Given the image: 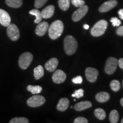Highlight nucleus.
Instances as JSON below:
<instances>
[{
  "label": "nucleus",
  "mask_w": 123,
  "mask_h": 123,
  "mask_svg": "<svg viewBox=\"0 0 123 123\" xmlns=\"http://www.w3.org/2000/svg\"><path fill=\"white\" fill-rule=\"evenodd\" d=\"M27 90L31 92L33 94H37L42 92V88L40 86H31L29 85L27 87Z\"/></svg>",
  "instance_id": "4be33fe9"
},
{
  "label": "nucleus",
  "mask_w": 123,
  "mask_h": 123,
  "mask_svg": "<svg viewBox=\"0 0 123 123\" xmlns=\"http://www.w3.org/2000/svg\"></svg>",
  "instance_id": "ea45409f"
},
{
  "label": "nucleus",
  "mask_w": 123,
  "mask_h": 123,
  "mask_svg": "<svg viewBox=\"0 0 123 123\" xmlns=\"http://www.w3.org/2000/svg\"><path fill=\"white\" fill-rule=\"evenodd\" d=\"M110 87L113 91L117 92L118 91H119L120 89L121 86L119 81L117 80H113L111 82Z\"/></svg>",
  "instance_id": "a878e982"
},
{
  "label": "nucleus",
  "mask_w": 123,
  "mask_h": 123,
  "mask_svg": "<svg viewBox=\"0 0 123 123\" xmlns=\"http://www.w3.org/2000/svg\"><path fill=\"white\" fill-rule=\"evenodd\" d=\"M121 123H123V119L121 120Z\"/></svg>",
  "instance_id": "58836bf2"
},
{
  "label": "nucleus",
  "mask_w": 123,
  "mask_h": 123,
  "mask_svg": "<svg viewBox=\"0 0 123 123\" xmlns=\"http://www.w3.org/2000/svg\"><path fill=\"white\" fill-rule=\"evenodd\" d=\"M118 65V61L116 58L110 57L107 59L105 66V71L107 74L111 75L113 74L116 70Z\"/></svg>",
  "instance_id": "423d86ee"
},
{
  "label": "nucleus",
  "mask_w": 123,
  "mask_h": 123,
  "mask_svg": "<svg viewBox=\"0 0 123 123\" xmlns=\"http://www.w3.org/2000/svg\"><path fill=\"white\" fill-rule=\"evenodd\" d=\"M118 64L119 67L123 70V58H121L118 61Z\"/></svg>",
  "instance_id": "f704fd0d"
},
{
  "label": "nucleus",
  "mask_w": 123,
  "mask_h": 123,
  "mask_svg": "<svg viewBox=\"0 0 123 123\" xmlns=\"http://www.w3.org/2000/svg\"><path fill=\"white\" fill-rule=\"evenodd\" d=\"M107 26L108 22L105 20H100L93 26L91 30V33L93 37H99L103 35L105 32Z\"/></svg>",
  "instance_id": "7ed1b4c3"
},
{
  "label": "nucleus",
  "mask_w": 123,
  "mask_h": 123,
  "mask_svg": "<svg viewBox=\"0 0 123 123\" xmlns=\"http://www.w3.org/2000/svg\"><path fill=\"white\" fill-rule=\"evenodd\" d=\"M116 34L120 36H123V26L118 27L116 30Z\"/></svg>",
  "instance_id": "72a5a7b5"
},
{
  "label": "nucleus",
  "mask_w": 123,
  "mask_h": 123,
  "mask_svg": "<svg viewBox=\"0 0 123 123\" xmlns=\"http://www.w3.org/2000/svg\"><path fill=\"white\" fill-rule=\"evenodd\" d=\"M72 81L75 84H81L83 81V78L81 76H78L74 78Z\"/></svg>",
  "instance_id": "473e14b6"
},
{
  "label": "nucleus",
  "mask_w": 123,
  "mask_h": 123,
  "mask_svg": "<svg viewBox=\"0 0 123 123\" xmlns=\"http://www.w3.org/2000/svg\"><path fill=\"white\" fill-rule=\"evenodd\" d=\"M44 75V69L42 66H38L34 69V76L36 80L41 79Z\"/></svg>",
  "instance_id": "6ab92c4d"
},
{
  "label": "nucleus",
  "mask_w": 123,
  "mask_h": 123,
  "mask_svg": "<svg viewBox=\"0 0 123 123\" xmlns=\"http://www.w3.org/2000/svg\"><path fill=\"white\" fill-rule=\"evenodd\" d=\"M119 119V115L116 110H112L110 114V121L112 123H116Z\"/></svg>",
  "instance_id": "b1692460"
},
{
  "label": "nucleus",
  "mask_w": 123,
  "mask_h": 123,
  "mask_svg": "<svg viewBox=\"0 0 123 123\" xmlns=\"http://www.w3.org/2000/svg\"><path fill=\"white\" fill-rule=\"evenodd\" d=\"M58 63H59V61L56 58H51L46 63L45 68L46 70L50 72L54 71L57 67Z\"/></svg>",
  "instance_id": "4468645a"
},
{
  "label": "nucleus",
  "mask_w": 123,
  "mask_h": 123,
  "mask_svg": "<svg viewBox=\"0 0 123 123\" xmlns=\"http://www.w3.org/2000/svg\"><path fill=\"white\" fill-rule=\"evenodd\" d=\"M11 22V18L5 10L0 9V24L3 26L7 27Z\"/></svg>",
  "instance_id": "f8f14e48"
},
{
  "label": "nucleus",
  "mask_w": 123,
  "mask_h": 123,
  "mask_svg": "<svg viewBox=\"0 0 123 123\" xmlns=\"http://www.w3.org/2000/svg\"><path fill=\"white\" fill-rule=\"evenodd\" d=\"M6 4L8 6L13 8H19L22 5V0H6Z\"/></svg>",
  "instance_id": "aec40b11"
},
{
  "label": "nucleus",
  "mask_w": 123,
  "mask_h": 123,
  "mask_svg": "<svg viewBox=\"0 0 123 123\" xmlns=\"http://www.w3.org/2000/svg\"><path fill=\"white\" fill-rule=\"evenodd\" d=\"M64 48L67 55L74 54L78 48V42L75 38L71 35L66 37L64 40Z\"/></svg>",
  "instance_id": "f03ea898"
},
{
  "label": "nucleus",
  "mask_w": 123,
  "mask_h": 123,
  "mask_svg": "<svg viewBox=\"0 0 123 123\" xmlns=\"http://www.w3.org/2000/svg\"><path fill=\"white\" fill-rule=\"evenodd\" d=\"M110 96L108 93L105 92H101L97 93L96 95V100L99 103H105L108 101Z\"/></svg>",
  "instance_id": "a211bd4d"
},
{
  "label": "nucleus",
  "mask_w": 123,
  "mask_h": 123,
  "mask_svg": "<svg viewBox=\"0 0 123 123\" xmlns=\"http://www.w3.org/2000/svg\"><path fill=\"white\" fill-rule=\"evenodd\" d=\"M120 104H121V105L123 107V98L120 100Z\"/></svg>",
  "instance_id": "4c0bfd02"
},
{
  "label": "nucleus",
  "mask_w": 123,
  "mask_h": 123,
  "mask_svg": "<svg viewBox=\"0 0 123 123\" xmlns=\"http://www.w3.org/2000/svg\"><path fill=\"white\" fill-rule=\"evenodd\" d=\"M53 80L56 84H61L63 83L66 79V74L62 70H57L53 74Z\"/></svg>",
  "instance_id": "9d476101"
},
{
  "label": "nucleus",
  "mask_w": 123,
  "mask_h": 123,
  "mask_svg": "<svg viewBox=\"0 0 123 123\" xmlns=\"http://www.w3.org/2000/svg\"><path fill=\"white\" fill-rule=\"evenodd\" d=\"M71 96L73 97H74V98L79 99V98H80L84 96V90L81 88L76 90Z\"/></svg>",
  "instance_id": "cd10ccee"
},
{
  "label": "nucleus",
  "mask_w": 123,
  "mask_h": 123,
  "mask_svg": "<svg viewBox=\"0 0 123 123\" xmlns=\"http://www.w3.org/2000/svg\"><path fill=\"white\" fill-rule=\"evenodd\" d=\"M59 6L62 10L66 11L70 7V0H59L58 1Z\"/></svg>",
  "instance_id": "5701e85b"
},
{
  "label": "nucleus",
  "mask_w": 123,
  "mask_h": 123,
  "mask_svg": "<svg viewBox=\"0 0 123 123\" xmlns=\"http://www.w3.org/2000/svg\"><path fill=\"white\" fill-rule=\"evenodd\" d=\"M33 59V55L29 52H26L22 54L18 60V64L20 68L26 70L30 65Z\"/></svg>",
  "instance_id": "20e7f679"
},
{
  "label": "nucleus",
  "mask_w": 123,
  "mask_h": 123,
  "mask_svg": "<svg viewBox=\"0 0 123 123\" xmlns=\"http://www.w3.org/2000/svg\"><path fill=\"white\" fill-rule=\"evenodd\" d=\"M118 14H119V15L120 18L121 19H123V9H120L118 12Z\"/></svg>",
  "instance_id": "c9c22d12"
},
{
  "label": "nucleus",
  "mask_w": 123,
  "mask_h": 123,
  "mask_svg": "<svg viewBox=\"0 0 123 123\" xmlns=\"http://www.w3.org/2000/svg\"><path fill=\"white\" fill-rule=\"evenodd\" d=\"M10 123H28L29 120L25 117H14L10 121Z\"/></svg>",
  "instance_id": "bb28decb"
},
{
  "label": "nucleus",
  "mask_w": 123,
  "mask_h": 123,
  "mask_svg": "<svg viewBox=\"0 0 123 123\" xmlns=\"http://www.w3.org/2000/svg\"><path fill=\"white\" fill-rule=\"evenodd\" d=\"M64 29L63 22L60 20H56L49 27V35L51 39H58L62 35Z\"/></svg>",
  "instance_id": "f257e3e1"
},
{
  "label": "nucleus",
  "mask_w": 123,
  "mask_h": 123,
  "mask_svg": "<svg viewBox=\"0 0 123 123\" xmlns=\"http://www.w3.org/2000/svg\"><path fill=\"white\" fill-rule=\"evenodd\" d=\"M71 2L75 7H80L85 4V1L83 0H71Z\"/></svg>",
  "instance_id": "c756f323"
},
{
  "label": "nucleus",
  "mask_w": 123,
  "mask_h": 123,
  "mask_svg": "<svg viewBox=\"0 0 123 123\" xmlns=\"http://www.w3.org/2000/svg\"><path fill=\"white\" fill-rule=\"evenodd\" d=\"M85 73L86 79L91 83L96 81L97 78H98V74H99L98 70L94 68H92V67H88L86 68Z\"/></svg>",
  "instance_id": "1a4fd4ad"
},
{
  "label": "nucleus",
  "mask_w": 123,
  "mask_h": 123,
  "mask_svg": "<svg viewBox=\"0 0 123 123\" xmlns=\"http://www.w3.org/2000/svg\"><path fill=\"white\" fill-rule=\"evenodd\" d=\"M55 7L53 5H49L46 7L43 10H42L41 13H42V18L44 19H47L50 18L53 16L54 13Z\"/></svg>",
  "instance_id": "2eb2a0df"
},
{
  "label": "nucleus",
  "mask_w": 123,
  "mask_h": 123,
  "mask_svg": "<svg viewBox=\"0 0 123 123\" xmlns=\"http://www.w3.org/2000/svg\"><path fill=\"white\" fill-rule=\"evenodd\" d=\"M69 106V100L67 98H63L59 100L56 106V108L59 111H64L68 108Z\"/></svg>",
  "instance_id": "f3484780"
},
{
  "label": "nucleus",
  "mask_w": 123,
  "mask_h": 123,
  "mask_svg": "<svg viewBox=\"0 0 123 123\" xmlns=\"http://www.w3.org/2000/svg\"><path fill=\"white\" fill-rule=\"evenodd\" d=\"M74 123H87L88 120L86 118L83 117H77L74 121Z\"/></svg>",
  "instance_id": "2f4dec72"
},
{
  "label": "nucleus",
  "mask_w": 123,
  "mask_h": 123,
  "mask_svg": "<svg viewBox=\"0 0 123 123\" xmlns=\"http://www.w3.org/2000/svg\"><path fill=\"white\" fill-rule=\"evenodd\" d=\"M83 27H84V29H86V30H87V29H89V25H87V24H85V25H84Z\"/></svg>",
  "instance_id": "e433bc0d"
},
{
  "label": "nucleus",
  "mask_w": 123,
  "mask_h": 123,
  "mask_svg": "<svg viewBox=\"0 0 123 123\" xmlns=\"http://www.w3.org/2000/svg\"><path fill=\"white\" fill-rule=\"evenodd\" d=\"M92 104L89 101H84L78 103L76 104L74 106L75 110L77 111H81L85 110L86 109L90 108L91 107Z\"/></svg>",
  "instance_id": "dca6fc26"
},
{
  "label": "nucleus",
  "mask_w": 123,
  "mask_h": 123,
  "mask_svg": "<svg viewBox=\"0 0 123 123\" xmlns=\"http://www.w3.org/2000/svg\"><path fill=\"white\" fill-rule=\"evenodd\" d=\"M94 114L95 116L98 118V119L101 120H104L106 117V113L104 111V110H103L102 108H97L95 110Z\"/></svg>",
  "instance_id": "393cba45"
},
{
  "label": "nucleus",
  "mask_w": 123,
  "mask_h": 123,
  "mask_svg": "<svg viewBox=\"0 0 123 123\" xmlns=\"http://www.w3.org/2000/svg\"><path fill=\"white\" fill-rule=\"evenodd\" d=\"M46 102V99L41 95H34L31 97L27 100V104L30 107H38L43 105Z\"/></svg>",
  "instance_id": "39448f33"
},
{
  "label": "nucleus",
  "mask_w": 123,
  "mask_h": 123,
  "mask_svg": "<svg viewBox=\"0 0 123 123\" xmlns=\"http://www.w3.org/2000/svg\"><path fill=\"white\" fill-rule=\"evenodd\" d=\"M117 5V1L116 0H110L102 4L99 7V12L100 13H105L110 11L112 9L114 8Z\"/></svg>",
  "instance_id": "9b49d317"
},
{
  "label": "nucleus",
  "mask_w": 123,
  "mask_h": 123,
  "mask_svg": "<svg viewBox=\"0 0 123 123\" xmlns=\"http://www.w3.org/2000/svg\"><path fill=\"white\" fill-rule=\"evenodd\" d=\"M7 34L9 38L13 41H17L19 38V30L18 27L14 24H10L7 26Z\"/></svg>",
  "instance_id": "0eeeda50"
},
{
  "label": "nucleus",
  "mask_w": 123,
  "mask_h": 123,
  "mask_svg": "<svg viewBox=\"0 0 123 123\" xmlns=\"http://www.w3.org/2000/svg\"><path fill=\"white\" fill-rule=\"evenodd\" d=\"M88 6L85 5L81 6L73 13V16H72V19L74 22H78L85 16V15L88 12Z\"/></svg>",
  "instance_id": "6e6552de"
},
{
  "label": "nucleus",
  "mask_w": 123,
  "mask_h": 123,
  "mask_svg": "<svg viewBox=\"0 0 123 123\" xmlns=\"http://www.w3.org/2000/svg\"><path fill=\"white\" fill-rule=\"evenodd\" d=\"M110 21L111 22H112V25H113V26H119L121 24V21H120V19H118V18L116 17L112 18Z\"/></svg>",
  "instance_id": "7c9ffc66"
},
{
  "label": "nucleus",
  "mask_w": 123,
  "mask_h": 123,
  "mask_svg": "<svg viewBox=\"0 0 123 123\" xmlns=\"http://www.w3.org/2000/svg\"><path fill=\"white\" fill-rule=\"evenodd\" d=\"M49 24L47 22H42L38 24L35 29V34L38 36L42 37L45 34L49 29Z\"/></svg>",
  "instance_id": "ddd939ff"
},
{
  "label": "nucleus",
  "mask_w": 123,
  "mask_h": 123,
  "mask_svg": "<svg viewBox=\"0 0 123 123\" xmlns=\"http://www.w3.org/2000/svg\"><path fill=\"white\" fill-rule=\"evenodd\" d=\"M29 13L30 14L34 15L36 17V19L34 20V22L35 24H39L41 22L42 19V13L41 12L39 11L38 9H33V10H30L29 12Z\"/></svg>",
  "instance_id": "412c9836"
},
{
  "label": "nucleus",
  "mask_w": 123,
  "mask_h": 123,
  "mask_svg": "<svg viewBox=\"0 0 123 123\" xmlns=\"http://www.w3.org/2000/svg\"><path fill=\"white\" fill-rule=\"evenodd\" d=\"M48 0H35V7L37 9H39L44 6Z\"/></svg>",
  "instance_id": "c85d7f7f"
}]
</instances>
